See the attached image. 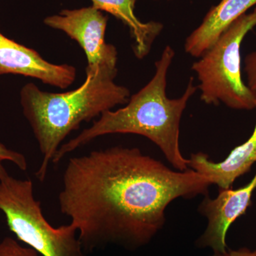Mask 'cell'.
I'll list each match as a JSON object with an SVG mask.
<instances>
[{
  "label": "cell",
  "mask_w": 256,
  "mask_h": 256,
  "mask_svg": "<svg viewBox=\"0 0 256 256\" xmlns=\"http://www.w3.org/2000/svg\"><path fill=\"white\" fill-rule=\"evenodd\" d=\"M210 185L194 170H172L137 148L116 146L68 160L58 204L86 252L108 244L137 249L164 227L172 202L208 195Z\"/></svg>",
  "instance_id": "6da1fadb"
},
{
  "label": "cell",
  "mask_w": 256,
  "mask_h": 256,
  "mask_svg": "<svg viewBox=\"0 0 256 256\" xmlns=\"http://www.w3.org/2000/svg\"><path fill=\"white\" fill-rule=\"evenodd\" d=\"M255 26L256 6L232 23L192 65L205 104L222 102L234 110L255 109L256 92L242 80L240 56L242 42Z\"/></svg>",
  "instance_id": "277c9868"
},
{
  "label": "cell",
  "mask_w": 256,
  "mask_h": 256,
  "mask_svg": "<svg viewBox=\"0 0 256 256\" xmlns=\"http://www.w3.org/2000/svg\"><path fill=\"white\" fill-rule=\"evenodd\" d=\"M244 72L246 74L248 87L256 92V50L246 56Z\"/></svg>",
  "instance_id": "5bb4252c"
},
{
  "label": "cell",
  "mask_w": 256,
  "mask_h": 256,
  "mask_svg": "<svg viewBox=\"0 0 256 256\" xmlns=\"http://www.w3.org/2000/svg\"><path fill=\"white\" fill-rule=\"evenodd\" d=\"M4 162L12 163L22 171L24 172L28 170V160L25 156L21 152L10 149L0 142V180L9 174L5 169Z\"/></svg>",
  "instance_id": "7c38bea8"
},
{
  "label": "cell",
  "mask_w": 256,
  "mask_h": 256,
  "mask_svg": "<svg viewBox=\"0 0 256 256\" xmlns=\"http://www.w3.org/2000/svg\"><path fill=\"white\" fill-rule=\"evenodd\" d=\"M174 50L165 47L156 63V74L150 82L130 96L127 105L104 112L76 137L63 143L52 163L58 164L70 153L101 136L110 134H136L148 138L162 152L170 164L178 171L188 169V160L180 150V128L184 111L197 86L191 77L184 92L178 98L166 96V80Z\"/></svg>",
  "instance_id": "7a4b0ae2"
},
{
  "label": "cell",
  "mask_w": 256,
  "mask_h": 256,
  "mask_svg": "<svg viewBox=\"0 0 256 256\" xmlns=\"http://www.w3.org/2000/svg\"><path fill=\"white\" fill-rule=\"evenodd\" d=\"M0 212L18 242L41 256H86L72 224L52 226L35 198L31 180L8 174L0 180Z\"/></svg>",
  "instance_id": "5b68a950"
},
{
  "label": "cell",
  "mask_w": 256,
  "mask_h": 256,
  "mask_svg": "<svg viewBox=\"0 0 256 256\" xmlns=\"http://www.w3.org/2000/svg\"><path fill=\"white\" fill-rule=\"evenodd\" d=\"M188 160V168L208 178L212 184L220 188H232L234 182L249 172L256 162V121L250 137L234 148L224 161L214 162L202 152L193 153Z\"/></svg>",
  "instance_id": "9c48e42d"
},
{
  "label": "cell",
  "mask_w": 256,
  "mask_h": 256,
  "mask_svg": "<svg viewBox=\"0 0 256 256\" xmlns=\"http://www.w3.org/2000/svg\"><path fill=\"white\" fill-rule=\"evenodd\" d=\"M256 190V174L246 186L232 190L220 188L215 198L206 195L198 206V212L208 220L205 232L197 240L200 248H208L214 252H226V235L232 224L246 212L252 205Z\"/></svg>",
  "instance_id": "52a82bcc"
},
{
  "label": "cell",
  "mask_w": 256,
  "mask_h": 256,
  "mask_svg": "<svg viewBox=\"0 0 256 256\" xmlns=\"http://www.w3.org/2000/svg\"><path fill=\"white\" fill-rule=\"evenodd\" d=\"M212 256H255L254 252L249 250L246 248L238 249V250H230L225 252H214Z\"/></svg>",
  "instance_id": "9a60e30c"
},
{
  "label": "cell",
  "mask_w": 256,
  "mask_h": 256,
  "mask_svg": "<svg viewBox=\"0 0 256 256\" xmlns=\"http://www.w3.org/2000/svg\"><path fill=\"white\" fill-rule=\"evenodd\" d=\"M0 256H41L32 248L23 246L18 240L5 237L0 242Z\"/></svg>",
  "instance_id": "4fadbf2b"
},
{
  "label": "cell",
  "mask_w": 256,
  "mask_h": 256,
  "mask_svg": "<svg viewBox=\"0 0 256 256\" xmlns=\"http://www.w3.org/2000/svg\"><path fill=\"white\" fill-rule=\"evenodd\" d=\"M92 6L106 12L117 18L130 30L134 40L133 52L139 60H142L150 52L152 45L163 30L159 22H142L134 14L138 0H90Z\"/></svg>",
  "instance_id": "8fae6325"
},
{
  "label": "cell",
  "mask_w": 256,
  "mask_h": 256,
  "mask_svg": "<svg viewBox=\"0 0 256 256\" xmlns=\"http://www.w3.org/2000/svg\"><path fill=\"white\" fill-rule=\"evenodd\" d=\"M108 21V18L92 5L62 10L58 14L47 16L44 23L75 40L85 52L88 62L86 70H95L100 66L117 68V50L105 40Z\"/></svg>",
  "instance_id": "8992f818"
},
{
  "label": "cell",
  "mask_w": 256,
  "mask_h": 256,
  "mask_svg": "<svg viewBox=\"0 0 256 256\" xmlns=\"http://www.w3.org/2000/svg\"><path fill=\"white\" fill-rule=\"evenodd\" d=\"M256 5V0H220L186 38V53L195 58L201 57L232 23Z\"/></svg>",
  "instance_id": "30bf717a"
},
{
  "label": "cell",
  "mask_w": 256,
  "mask_h": 256,
  "mask_svg": "<svg viewBox=\"0 0 256 256\" xmlns=\"http://www.w3.org/2000/svg\"><path fill=\"white\" fill-rule=\"evenodd\" d=\"M86 73L84 84L70 92H43L33 82L25 84L20 90L24 116L42 156L36 172L41 182L46 180L50 163L67 136L82 122L127 104L130 97L128 88L114 82L117 68L100 66L95 70H86Z\"/></svg>",
  "instance_id": "3957f363"
},
{
  "label": "cell",
  "mask_w": 256,
  "mask_h": 256,
  "mask_svg": "<svg viewBox=\"0 0 256 256\" xmlns=\"http://www.w3.org/2000/svg\"><path fill=\"white\" fill-rule=\"evenodd\" d=\"M24 76L43 84L66 89L74 84L76 69L68 64H54L44 60L32 48L8 38L0 32V75Z\"/></svg>",
  "instance_id": "ba28073f"
},
{
  "label": "cell",
  "mask_w": 256,
  "mask_h": 256,
  "mask_svg": "<svg viewBox=\"0 0 256 256\" xmlns=\"http://www.w3.org/2000/svg\"><path fill=\"white\" fill-rule=\"evenodd\" d=\"M254 254H255V256H256V252H254Z\"/></svg>",
  "instance_id": "2e32d148"
}]
</instances>
